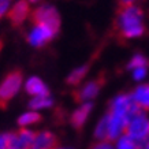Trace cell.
Instances as JSON below:
<instances>
[{"label": "cell", "mask_w": 149, "mask_h": 149, "mask_svg": "<svg viewBox=\"0 0 149 149\" xmlns=\"http://www.w3.org/2000/svg\"><path fill=\"white\" fill-rule=\"evenodd\" d=\"M104 84V79H95V81L86 82L84 86H81L75 93V99L79 103H89L92 99H95L97 93L100 92L101 86Z\"/></svg>", "instance_id": "obj_8"}, {"label": "cell", "mask_w": 149, "mask_h": 149, "mask_svg": "<svg viewBox=\"0 0 149 149\" xmlns=\"http://www.w3.org/2000/svg\"><path fill=\"white\" fill-rule=\"evenodd\" d=\"M141 149H149V141L144 142V144H142V146H141Z\"/></svg>", "instance_id": "obj_25"}, {"label": "cell", "mask_w": 149, "mask_h": 149, "mask_svg": "<svg viewBox=\"0 0 149 149\" xmlns=\"http://www.w3.org/2000/svg\"><path fill=\"white\" fill-rule=\"evenodd\" d=\"M23 89L30 97H34V96H42V95H48L49 91H48V86L47 84L40 77L37 75H30L27 77L25 81H23Z\"/></svg>", "instance_id": "obj_9"}, {"label": "cell", "mask_w": 149, "mask_h": 149, "mask_svg": "<svg viewBox=\"0 0 149 149\" xmlns=\"http://www.w3.org/2000/svg\"><path fill=\"white\" fill-rule=\"evenodd\" d=\"M34 131L30 129H19L17 133H13L11 146L15 149H32Z\"/></svg>", "instance_id": "obj_11"}, {"label": "cell", "mask_w": 149, "mask_h": 149, "mask_svg": "<svg viewBox=\"0 0 149 149\" xmlns=\"http://www.w3.org/2000/svg\"><path fill=\"white\" fill-rule=\"evenodd\" d=\"M88 74V66H81V67L74 68L67 77V84L70 85H78L81 84V81L85 78V75Z\"/></svg>", "instance_id": "obj_16"}, {"label": "cell", "mask_w": 149, "mask_h": 149, "mask_svg": "<svg viewBox=\"0 0 149 149\" xmlns=\"http://www.w3.org/2000/svg\"><path fill=\"white\" fill-rule=\"evenodd\" d=\"M1 47H3V44H1V41H0V51H1Z\"/></svg>", "instance_id": "obj_28"}, {"label": "cell", "mask_w": 149, "mask_h": 149, "mask_svg": "<svg viewBox=\"0 0 149 149\" xmlns=\"http://www.w3.org/2000/svg\"><path fill=\"white\" fill-rule=\"evenodd\" d=\"M55 149H71V148H66V146H56Z\"/></svg>", "instance_id": "obj_26"}, {"label": "cell", "mask_w": 149, "mask_h": 149, "mask_svg": "<svg viewBox=\"0 0 149 149\" xmlns=\"http://www.w3.org/2000/svg\"><path fill=\"white\" fill-rule=\"evenodd\" d=\"M8 18L15 26H21L29 17H32V8L26 0H17L13 1L8 10Z\"/></svg>", "instance_id": "obj_6"}, {"label": "cell", "mask_w": 149, "mask_h": 149, "mask_svg": "<svg viewBox=\"0 0 149 149\" xmlns=\"http://www.w3.org/2000/svg\"><path fill=\"white\" fill-rule=\"evenodd\" d=\"M115 149H141V145L134 141L131 137H129L127 134H122L116 140V145Z\"/></svg>", "instance_id": "obj_17"}, {"label": "cell", "mask_w": 149, "mask_h": 149, "mask_svg": "<svg viewBox=\"0 0 149 149\" xmlns=\"http://www.w3.org/2000/svg\"><path fill=\"white\" fill-rule=\"evenodd\" d=\"M145 75H146V67H138V68H134V70H133V78H134L136 81L144 79Z\"/></svg>", "instance_id": "obj_21"}, {"label": "cell", "mask_w": 149, "mask_h": 149, "mask_svg": "<svg viewBox=\"0 0 149 149\" xmlns=\"http://www.w3.org/2000/svg\"><path fill=\"white\" fill-rule=\"evenodd\" d=\"M54 105V99L51 97V95H42V96H34L29 100V109H33V111H44V109H48Z\"/></svg>", "instance_id": "obj_14"}, {"label": "cell", "mask_w": 149, "mask_h": 149, "mask_svg": "<svg viewBox=\"0 0 149 149\" xmlns=\"http://www.w3.org/2000/svg\"><path fill=\"white\" fill-rule=\"evenodd\" d=\"M137 108H140L136 103L133 97L129 95H120L115 97L109 104V112L111 113H116V115H123V116L130 118V115Z\"/></svg>", "instance_id": "obj_7"}, {"label": "cell", "mask_w": 149, "mask_h": 149, "mask_svg": "<svg viewBox=\"0 0 149 149\" xmlns=\"http://www.w3.org/2000/svg\"><path fill=\"white\" fill-rule=\"evenodd\" d=\"M137 0H120V6H130V4H134Z\"/></svg>", "instance_id": "obj_23"}, {"label": "cell", "mask_w": 149, "mask_h": 149, "mask_svg": "<svg viewBox=\"0 0 149 149\" xmlns=\"http://www.w3.org/2000/svg\"><path fill=\"white\" fill-rule=\"evenodd\" d=\"M32 18L37 23H44L48 26L54 27L59 32L60 27V15H59L56 7L52 4H41L32 11Z\"/></svg>", "instance_id": "obj_5"}, {"label": "cell", "mask_w": 149, "mask_h": 149, "mask_svg": "<svg viewBox=\"0 0 149 149\" xmlns=\"http://www.w3.org/2000/svg\"><path fill=\"white\" fill-rule=\"evenodd\" d=\"M125 134L131 137L138 144H144L149 138V119L141 108H137L130 115Z\"/></svg>", "instance_id": "obj_2"}, {"label": "cell", "mask_w": 149, "mask_h": 149, "mask_svg": "<svg viewBox=\"0 0 149 149\" xmlns=\"http://www.w3.org/2000/svg\"><path fill=\"white\" fill-rule=\"evenodd\" d=\"M29 4H37V3H40L41 0H26Z\"/></svg>", "instance_id": "obj_24"}, {"label": "cell", "mask_w": 149, "mask_h": 149, "mask_svg": "<svg viewBox=\"0 0 149 149\" xmlns=\"http://www.w3.org/2000/svg\"><path fill=\"white\" fill-rule=\"evenodd\" d=\"M11 137L13 133H0V149L11 148Z\"/></svg>", "instance_id": "obj_20"}, {"label": "cell", "mask_w": 149, "mask_h": 149, "mask_svg": "<svg viewBox=\"0 0 149 149\" xmlns=\"http://www.w3.org/2000/svg\"><path fill=\"white\" fill-rule=\"evenodd\" d=\"M10 149H15V148H13V146H11V148H10Z\"/></svg>", "instance_id": "obj_29"}, {"label": "cell", "mask_w": 149, "mask_h": 149, "mask_svg": "<svg viewBox=\"0 0 149 149\" xmlns=\"http://www.w3.org/2000/svg\"><path fill=\"white\" fill-rule=\"evenodd\" d=\"M95 136L100 141H108V116L107 115L99 120L95 130Z\"/></svg>", "instance_id": "obj_18"}, {"label": "cell", "mask_w": 149, "mask_h": 149, "mask_svg": "<svg viewBox=\"0 0 149 149\" xmlns=\"http://www.w3.org/2000/svg\"><path fill=\"white\" fill-rule=\"evenodd\" d=\"M131 97L141 109H149V85L138 86L133 92Z\"/></svg>", "instance_id": "obj_15"}, {"label": "cell", "mask_w": 149, "mask_h": 149, "mask_svg": "<svg viewBox=\"0 0 149 149\" xmlns=\"http://www.w3.org/2000/svg\"><path fill=\"white\" fill-rule=\"evenodd\" d=\"M0 1H13V0H0Z\"/></svg>", "instance_id": "obj_27"}, {"label": "cell", "mask_w": 149, "mask_h": 149, "mask_svg": "<svg viewBox=\"0 0 149 149\" xmlns=\"http://www.w3.org/2000/svg\"><path fill=\"white\" fill-rule=\"evenodd\" d=\"M58 146V140L54 133L48 130H41L34 133L32 149H55Z\"/></svg>", "instance_id": "obj_10"}, {"label": "cell", "mask_w": 149, "mask_h": 149, "mask_svg": "<svg viewBox=\"0 0 149 149\" xmlns=\"http://www.w3.org/2000/svg\"><path fill=\"white\" fill-rule=\"evenodd\" d=\"M148 66V60H146V58L145 56H142V55H134L133 58H131V60L129 62V68H131V70H134V68H138V67H146Z\"/></svg>", "instance_id": "obj_19"}, {"label": "cell", "mask_w": 149, "mask_h": 149, "mask_svg": "<svg viewBox=\"0 0 149 149\" xmlns=\"http://www.w3.org/2000/svg\"><path fill=\"white\" fill-rule=\"evenodd\" d=\"M23 77L19 71H11L0 81V107H3L18 96L23 89Z\"/></svg>", "instance_id": "obj_3"}, {"label": "cell", "mask_w": 149, "mask_h": 149, "mask_svg": "<svg viewBox=\"0 0 149 149\" xmlns=\"http://www.w3.org/2000/svg\"><path fill=\"white\" fill-rule=\"evenodd\" d=\"M56 34H58V30H55L54 27L44 25V23L34 22L27 32L26 40L29 45H32L33 48H42L49 41L54 40Z\"/></svg>", "instance_id": "obj_4"}, {"label": "cell", "mask_w": 149, "mask_h": 149, "mask_svg": "<svg viewBox=\"0 0 149 149\" xmlns=\"http://www.w3.org/2000/svg\"><path fill=\"white\" fill-rule=\"evenodd\" d=\"M92 149H115L109 141H100L92 146Z\"/></svg>", "instance_id": "obj_22"}, {"label": "cell", "mask_w": 149, "mask_h": 149, "mask_svg": "<svg viewBox=\"0 0 149 149\" xmlns=\"http://www.w3.org/2000/svg\"><path fill=\"white\" fill-rule=\"evenodd\" d=\"M144 14L137 6H120L116 17V32L120 38H136L144 34Z\"/></svg>", "instance_id": "obj_1"}, {"label": "cell", "mask_w": 149, "mask_h": 149, "mask_svg": "<svg viewBox=\"0 0 149 149\" xmlns=\"http://www.w3.org/2000/svg\"><path fill=\"white\" fill-rule=\"evenodd\" d=\"M41 120V115L40 112L37 111H33V109H27L25 112H22L17 119V123H18L19 129H30L32 126L37 125V123Z\"/></svg>", "instance_id": "obj_13"}, {"label": "cell", "mask_w": 149, "mask_h": 149, "mask_svg": "<svg viewBox=\"0 0 149 149\" xmlns=\"http://www.w3.org/2000/svg\"><path fill=\"white\" fill-rule=\"evenodd\" d=\"M91 111H92L91 103H81V105L71 113V118H70L71 125L74 127H77V129H81L88 120V118L91 115Z\"/></svg>", "instance_id": "obj_12"}]
</instances>
